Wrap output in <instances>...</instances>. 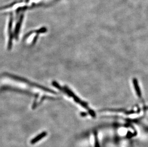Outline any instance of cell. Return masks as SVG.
<instances>
[{
	"label": "cell",
	"instance_id": "cell-2",
	"mask_svg": "<svg viewBox=\"0 0 148 147\" xmlns=\"http://www.w3.org/2000/svg\"><path fill=\"white\" fill-rule=\"evenodd\" d=\"M94 136V147H100L99 142V137L97 132H95L93 134Z\"/></svg>",
	"mask_w": 148,
	"mask_h": 147
},
{
	"label": "cell",
	"instance_id": "cell-3",
	"mask_svg": "<svg viewBox=\"0 0 148 147\" xmlns=\"http://www.w3.org/2000/svg\"><path fill=\"white\" fill-rule=\"evenodd\" d=\"M122 147H131V145H130V142L129 141H127V140H126V141H124V142H123V144H122Z\"/></svg>",
	"mask_w": 148,
	"mask_h": 147
},
{
	"label": "cell",
	"instance_id": "cell-1",
	"mask_svg": "<svg viewBox=\"0 0 148 147\" xmlns=\"http://www.w3.org/2000/svg\"><path fill=\"white\" fill-rule=\"evenodd\" d=\"M48 133L46 131H43L40 134H39L38 135L36 136V137H34L32 140L30 141V143L31 144L34 145L36 143H37L38 142H39L40 140H41L42 139H43L44 137H46L47 136Z\"/></svg>",
	"mask_w": 148,
	"mask_h": 147
}]
</instances>
